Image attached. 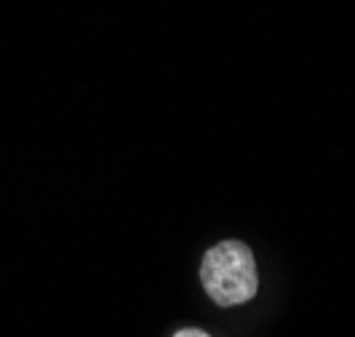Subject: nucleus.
<instances>
[{
  "label": "nucleus",
  "mask_w": 355,
  "mask_h": 337,
  "mask_svg": "<svg viewBox=\"0 0 355 337\" xmlns=\"http://www.w3.org/2000/svg\"><path fill=\"white\" fill-rule=\"evenodd\" d=\"M174 337H211V335H206L203 329H179Z\"/></svg>",
  "instance_id": "nucleus-2"
},
{
  "label": "nucleus",
  "mask_w": 355,
  "mask_h": 337,
  "mask_svg": "<svg viewBox=\"0 0 355 337\" xmlns=\"http://www.w3.org/2000/svg\"><path fill=\"white\" fill-rule=\"evenodd\" d=\"M200 281L216 305H243L259 289L254 254L243 241H222L206 252Z\"/></svg>",
  "instance_id": "nucleus-1"
}]
</instances>
